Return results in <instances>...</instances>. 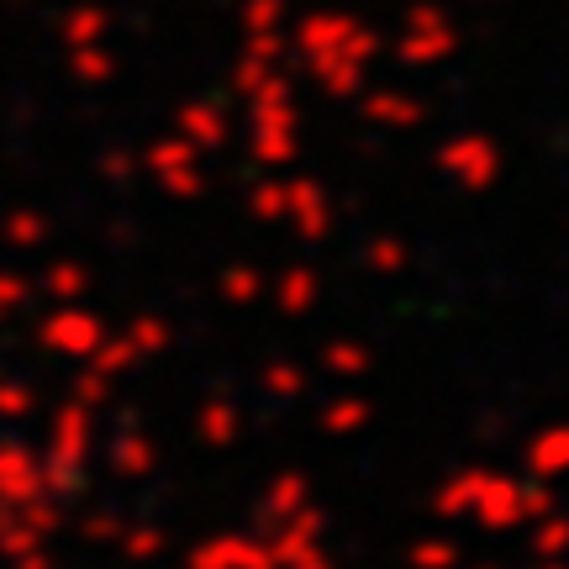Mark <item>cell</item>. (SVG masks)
I'll return each instance as SVG.
<instances>
[{
  "label": "cell",
  "instance_id": "8",
  "mask_svg": "<svg viewBox=\"0 0 569 569\" xmlns=\"http://www.w3.org/2000/svg\"><path fill=\"white\" fill-rule=\"evenodd\" d=\"M111 332V317L96 311L90 301H74V306H48V317L32 327V348L59 359V365H84L101 338Z\"/></svg>",
  "mask_w": 569,
  "mask_h": 569
},
{
  "label": "cell",
  "instance_id": "16",
  "mask_svg": "<svg viewBox=\"0 0 569 569\" xmlns=\"http://www.w3.org/2000/svg\"><path fill=\"white\" fill-rule=\"evenodd\" d=\"M306 501H317V475H311V469L306 465L269 469L259 496H253V507H248V517H243V528H253L259 538H264L269 528H280L284 517H296Z\"/></svg>",
  "mask_w": 569,
  "mask_h": 569
},
{
  "label": "cell",
  "instance_id": "13",
  "mask_svg": "<svg viewBox=\"0 0 569 569\" xmlns=\"http://www.w3.org/2000/svg\"><path fill=\"white\" fill-rule=\"evenodd\" d=\"M169 132L201 148L206 159H217L227 148H238V117H232V96H184L169 111Z\"/></svg>",
  "mask_w": 569,
  "mask_h": 569
},
{
  "label": "cell",
  "instance_id": "33",
  "mask_svg": "<svg viewBox=\"0 0 569 569\" xmlns=\"http://www.w3.org/2000/svg\"><path fill=\"white\" fill-rule=\"evenodd\" d=\"M69 74H74L84 90H106V84H117L122 63H117V53H111V48L90 42V48H74V59H69Z\"/></svg>",
  "mask_w": 569,
  "mask_h": 569
},
{
  "label": "cell",
  "instance_id": "14",
  "mask_svg": "<svg viewBox=\"0 0 569 569\" xmlns=\"http://www.w3.org/2000/svg\"><path fill=\"white\" fill-rule=\"evenodd\" d=\"M375 422H380V396L369 386H338L311 411V432L322 443H365Z\"/></svg>",
  "mask_w": 569,
  "mask_h": 569
},
{
  "label": "cell",
  "instance_id": "22",
  "mask_svg": "<svg viewBox=\"0 0 569 569\" xmlns=\"http://www.w3.org/2000/svg\"><path fill=\"white\" fill-rule=\"evenodd\" d=\"M42 459L32 438H0V507H27L42 501Z\"/></svg>",
  "mask_w": 569,
  "mask_h": 569
},
{
  "label": "cell",
  "instance_id": "6",
  "mask_svg": "<svg viewBox=\"0 0 569 569\" xmlns=\"http://www.w3.org/2000/svg\"><path fill=\"white\" fill-rule=\"evenodd\" d=\"M138 163L148 190H159L163 201L174 206H196L211 190V159L174 132H148L138 142Z\"/></svg>",
  "mask_w": 569,
  "mask_h": 569
},
{
  "label": "cell",
  "instance_id": "41",
  "mask_svg": "<svg viewBox=\"0 0 569 569\" xmlns=\"http://www.w3.org/2000/svg\"><path fill=\"white\" fill-rule=\"evenodd\" d=\"M6 569H59V559H53V549H38V553H21V559H11Z\"/></svg>",
  "mask_w": 569,
  "mask_h": 569
},
{
  "label": "cell",
  "instance_id": "4",
  "mask_svg": "<svg viewBox=\"0 0 569 569\" xmlns=\"http://www.w3.org/2000/svg\"><path fill=\"white\" fill-rule=\"evenodd\" d=\"M96 448H101V411L80 407V401H53L48 411V438H42L38 459H42V486L53 501L69 496H90L96 490Z\"/></svg>",
  "mask_w": 569,
  "mask_h": 569
},
{
  "label": "cell",
  "instance_id": "5",
  "mask_svg": "<svg viewBox=\"0 0 569 569\" xmlns=\"http://www.w3.org/2000/svg\"><path fill=\"white\" fill-rule=\"evenodd\" d=\"M427 163H432V174H438L448 190L480 201V196H496V190H501L511 148L496 127H448V132H438V142L427 148Z\"/></svg>",
  "mask_w": 569,
  "mask_h": 569
},
{
  "label": "cell",
  "instance_id": "25",
  "mask_svg": "<svg viewBox=\"0 0 569 569\" xmlns=\"http://www.w3.org/2000/svg\"><path fill=\"white\" fill-rule=\"evenodd\" d=\"M174 543H180V532L169 528V522H159V517H127V528L111 553H117L127 569H159L163 559L174 553Z\"/></svg>",
  "mask_w": 569,
  "mask_h": 569
},
{
  "label": "cell",
  "instance_id": "23",
  "mask_svg": "<svg viewBox=\"0 0 569 569\" xmlns=\"http://www.w3.org/2000/svg\"><path fill=\"white\" fill-rule=\"evenodd\" d=\"M211 296H217L222 311H259L269 296V264L253 259V253L227 259V264L211 274Z\"/></svg>",
  "mask_w": 569,
  "mask_h": 569
},
{
  "label": "cell",
  "instance_id": "37",
  "mask_svg": "<svg viewBox=\"0 0 569 569\" xmlns=\"http://www.w3.org/2000/svg\"><path fill=\"white\" fill-rule=\"evenodd\" d=\"M101 32H106V17H101V11H80V17H69V42H74V48L101 42Z\"/></svg>",
  "mask_w": 569,
  "mask_h": 569
},
{
  "label": "cell",
  "instance_id": "30",
  "mask_svg": "<svg viewBox=\"0 0 569 569\" xmlns=\"http://www.w3.org/2000/svg\"><path fill=\"white\" fill-rule=\"evenodd\" d=\"M63 528H69V538H74L80 549H117V538H122V528H127V507L101 501V507L80 511V517L63 522Z\"/></svg>",
  "mask_w": 569,
  "mask_h": 569
},
{
  "label": "cell",
  "instance_id": "40",
  "mask_svg": "<svg viewBox=\"0 0 569 569\" xmlns=\"http://www.w3.org/2000/svg\"><path fill=\"white\" fill-rule=\"evenodd\" d=\"M465 569H528V553H507V559L501 553H475Z\"/></svg>",
  "mask_w": 569,
  "mask_h": 569
},
{
  "label": "cell",
  "instance_id": "24",
  "mask_svg": "<svg viewBox=\"0 0 569 569\" xmlns=\"http://www.w3.org/2000/svg\"><path fill=\"white\" fill-rule=\"evenodd\" d=\"M253 390L264 407H306L311 401V365L301 353H269L253 369Z\"/></svg>",
  "mask_w": 569,
  "mask_h": 569
},
{
  "label": "cell",
  "instance_id": "42",
  "mask_svg": "<svg viewBox=\"0 0 569 569\" xmlns=\"http://www.w3.org/2000/svg\"><path fill=\"white\" fill-rule=\"evenodd\" d=\"M528 569H569V559H532Z\"/></svg>",
  "mask_w": 569,
  "mask_h": 569
},
{
  "label": "cell",
  "instance_id": "38",
  "mask_svg": "<svg viewBox=\"0 0 569 569\" xmlns=\"http://www.w3.org/2000/svg\"><path fill=\"white\" fill-rule=\"evenodd\" d=\"M243 59H253V63H280L284 59V42L274 38V32H253V38H248V48H243Z\"/></svg>",
  "mask_w": 569,
  "mask_h": 569
},
{
  "label": "cell",
  "instance_id": "43",
  "mask_svg": "<svg viewBox=\"0 0 569 569\" xmlns=\"http://www.w3.org/2000/svg\"><path fill=\"white\" fill-rule=\"evenodd\" d=\"M248 569H274V559H269V553H264V559H259V565H248Z\"/></svg>",
  "mask_w": 569,
  "mask_h": 569
},
{
  "label": "cell",
  "instance_id": "18",
  "mask_svg": "<svg viewBox=\"0 0 569 569\" xmlns=\"http://www.w3.org/2000/svg\"><path fill=\"white\" fill-rule=\"evenodd\" d=\"M517 475L522 480H543V486H569V417H549L522 432L517 443Z\"/></svg>",
  "mask_w": 569,
  "mask_h": 569
},
{
  "label": "cell",
  "instance_id": "35",
  "mask_svg": "<svg viewBox=\"0 0 569 569\" xmlns=\"http://www.w3.org/2000/svg\"><path fill=\"white\" fill-rule=\"evenodd\" d=\"M42 411V390L32 380H17V375H0V422H27Z\"/></svg>",
  "mask_w": 569,
  "mask_h": 569
},
{
  "label": "cell",
  "instance_id": "10",
  "mask_svg": "<svg viewBox=\"0 0 569 569\" xmlns=\"http://www.w3.org/2000/svg\"><path fill=\"white\" fill-rule=\"evenodd\" d=\"M101 465H106V480L117 486L138 490L148 480H159L169 453H163V438L153 427H101Z\"/></svg>",
  "mask_w": 569,
  "mask_h": 569
},
{
  "label": "cell",
  "instance_id": "32",
  "mask_svg": "<svg viewBox=\"0 0 569 569\" xmlns=\"http://www.w3.org/2000/svg\"><path fill=\"white\" fill-rule=\"evenodd\" d=\"M522 553L532 559H569V511H549L543 522H532V528H522Z\"/></svg>",
  "mask_w": 569,
  "mask_h": 569
},
{
  "label": "cell",
  "instance_id": "36",
  "mask_svg": "<svg viewBox=\"0 0 569 569\" xmlns=\"http://www.w3.org/2000/svg\"><path fill=\"white\" fill-rule=\"evenodd\" d=\"M32 296H38V284H32V274L27 269H0V327H11L32 306Z\"/></svg>",
  "mask_w": 569,
  "mask_h": 569
},
{
  "label": "cell",
  "instance_id": "29",
  "mask_svg": "<svg viewBox=\"0 0 569 569\" xmlns=\"http://www.w3.org/2000/svg\"><path fill=\"white\" fill-rule=\"evenodd\" d=\"M0 243L17 253H38L53 243V217L42 206H11V211H0Z\"/></svg>",
  "mask_w": 569,
  "mask_h": 569
},
{
  "label": "cell",
  "instance_id": "3",
  "mask_svg": "<svg viewBox=\"0 0 569 569\" xmlns=\"http://www.w3.org/2000/svg\"><path fill=\"white\" fill-rule=\"evenodd\" d=\"M296 53H301L311 84L322 90V101L353 106L369 90V69L380 59V38L359 27L353 17H311L296 32Z\"/></svg>",
  "mask_w": 569,
  "mask_h": 569
},
{
  "label": "cell",
  "instance_id": "1",
  "mask_svg": "<svg viewBox=\"0 0 569 569\" xmlns=\"http://www.w3.org/2000/svg\"><path fill=\"white\" fill-rule=\"evenodd\" d=\"M522 475L507 465H486V459H469L453 465L448 475H438V486L427 490V517L443 522V528H469L480 532L486 543H507L528 528V511H522Z\"/></svg>",
  "mask_w": 569,
  "mask_h": 569
},
{
  "label": "cell",
  "instance_id": "21",
  "mask_svg": "<svg viewBox=\"0 0 569 569\" xmlns=\"http://www.w3.org/2000/svg\"><path fill=\"white\" fill-rule=\"evenodd\" d=\"M459 53V27L443 17V11H417L411 27L396 42V63L401 69H438Z\"/></svg>",
  "mask_w": 569,
  "mask_h": 569
},
{
  "label": "cell",
  "instance_id": "2",
  "mask_svg": "<svg viewBox=\"0 0 569 569\" xmlns=\"http://www.w3.org/2000/svg\"><path fill=\"white\" fill-rule=\"evenodd\" d=\"M243 106V153L253 169L264 174H290L296 163L306 159V106H301V90L284 69H269L264 80L238 96Z\"/></svg>",
  "mask_w": 569,
  "mask_h": 569
},
{
  "label": "cell",
  "instance_id": "39",
  "mask_svg": "<svg viewBox=\"0 0 569 569\" xmlns=\"http://www.w3.org/2000/svg\"><path fill=\"white\" fill-rule=\"evenodd\" d=\"M280 27V6L274 0H253L248 6V32H274Z\"/></svg>",
  "mask_w": 569,
  "mask_h": 569
},
{
  "label": "cell",
  "instance_id": "27",
  "mask_svg": "<svg viewBox=\"0 0 569 569\" xmlns=\"http://www.w3.org/2000/svg\"><path fill=\"white\" fill-rule=\"evenodd\" d=\"M38 284V296L48 306H74V301H90V290H96V264L90 259H74V253H63L53 264L32 274Z\"/></svg>",
  "mask_w": 569,
  "mask_h": 569
},
{
  "label": "cell",
  "instance_id": "20",
  "mask_svg": "<svg viewBox=\"0 0 569 569\" xmlns=\"http://www.w3.org/2000/svg\"><path fill=\"white\" fill-rule=\"evenodd\" d=\"M264 538L248 528H217V532H201L184 543V559L180 569H248L264 559Z\"/></svg>",
  "mask_w": 569,
  "mask_h": 569
},
{
  "label": "cell",
  "instance_id": "28",
  "mask_svg": "<svg viewBox=\"0 0 569 569\" xmlns=\"http://www.w3.org/2000/svg\"><path fill=\"white\" fill-rule=\"evenodd\" d=\"M475 553L459 532H411L401 543V569H465Z\"/></svg>",
  "mask_w": 569,
  "mask_h": 569
},
{
  "label": "cell",
  "instance_id": "7",
  "mask_svg": "<svg viewBox=\"0 0 569 569\" xmlns=\"http://www.w3.org/2000/svg\"><path fill=\"white\" fill-rule=\"evenodd\" d=\"M264 549L274 569H338V549H332V511L317 501H306L296 517H284L280 528L264 532Z\"/></svg>",
  "mask_w": 569,
  "mask_h": 569
},
{
  "label": "cell",
  "instance_id": "31",
  "mask_svg": "<svg viewBox=\"0 0 569 569\" xmlns=\"http://www.w3.org/2000/svg\"><path fill=\"white\" fill-rule=\"evenodd\" d=\"M243 217L253 227H284V174H253L243 190Z\"/></svg>",
  "mask_w": 569,
  "mask_h": 569
},
{
  "label": "cell",
  "instance_id": "26",
  "mask_svg": "<svg viewBox=\"0 0 569 569\" xmlns=\"http://www.w3.org/2000/svg\"><path fill=\"white\" fill-rule=\"evenodd\" d=\"M117 332L132 343V353L142 359V369L159 365V359H169V353L180 348V327H174V317H169V311H159V306H142V311L122 317V327H117Z\"/></svg>",
  "mask_w": 569,
  "mask_h": 569
},
{
  "label": "cell",
  "instance_id": "11",
  "mask_svg": "<svg viewBox=\"0 0 569 569\" xmlns=\"http://www.w3.org/2000/svg\"><path fill=\"white\" fill-rule=\"evenodd\" d=\"M269 311L280 317V322L290 327H306L322 317L327 306V269L317 264V259H280V264L269 269Z\"/></svg>",
  "mask_w": 569,
  "mask_h": 569
},
{
  "label": "cell",
  "instance_id": "15",
  "mask_svg": "<svg viewBox=\"0 0 569 569\" xmlns=\"http://www.w3.org/2000/svg\"><path fill=\"white\" fill-rule=\"evenodd\" d=\"M353 122H365L369 132H386V138H417L422 127H432V106L417 90H396V84H375L359 101L348 106Z\"/></svg>",
  "mask_w": 569,
  "mask_h": 569
},
{
  "label": "cell",
  "instance_id": "19",
  "mask_svg": "<svg viewBox=\"0 0 569 569\" xmlns=\"http://www.w3.org/2000/svg\"><path fill=\"white\" fill-rule=\"evenodd\" d=\"M411 264H417V232H407V227H369L353 248V269L375 284L407 280Z\"/></svg>",
  "mask_w": 569,
  "mask_h": 569
},
{
  "label": "cell",
  "instance_id": "9",
  "mask_svg": "<svg viewBox=\"0 0 569 569\" xmlns=\"http://www.w3.org/2000/svg\"><path fill=\"white\" fill-rule=\"evenodd\" d=\"M284 232L301 248H327L338 238V196L322 174H284Z\"/></svg>",
  "mask_w": 569,
  "mask_h": 569
},
{
  "label": "cell",
  "instance_id": "12",
  "mask_svg": "<svg viewBox=\"0 0 569 569\" xmlns=\"http://www.w3.org/2000/svg\"><path fill=\"white\" fill-rule=\"evenodd\" d=\"M184 438L196 453H211V459H222L232 448H243L248 438V407L232 396V390H211L201 396L196 407L184 411Z\"/></svg>",
  "mask_w": 569,
  "mask_h": 569
},
{
  "label": "cell",
  "instance_id": "17",
  "mask_svg": "<svg viewBox=\"0 0 569 569\" xmlns=\"http://www.w3.org/2000/svg\"><path fill=\"white\" fill-rule=\"evenodd\" d=\"M306 365L332 386H369L380 375V348L365 332H322L317 348L306 353Z\"/></svg>",
  "mask_w": 569,
  "mask_h": 569
},
{
  "label": "cell",
  "instance_id": "34",
  "mask_svg": "<svg viewBox=\"0 0 569 569\" xmlns=\"http://www.w3.org/2000/svg\"><path fill=\"white\" fill-rule=\"evenodd\" d=\"M84 365L96 369V375H106V380H127V375H138V369H142V359L132 353V343H127L122 332L111 327V332L101 338V348H96Z\"/></svg>",
  "mask_w": 569,
  "mask_h": 569
}]
</instances>
